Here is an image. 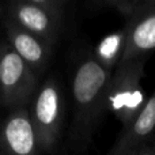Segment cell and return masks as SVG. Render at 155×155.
Returning <instances> with one entry per match:
<instances>
[{
	"label": "cell",
	"mask_w": 155,
	"mask_h": 155,
	"mask_svg": "<svg viewBox=\"0 0 155 155\" xmlns=\"http://www.w3.org/2000/svg\"><path fill=\"white\" fill-rule=\"evenodd\" d=\"M144 0H98V2H94L93 5H95L97 8H107V10L116 11L121 16H124L125 21H128L140 8Z\"/></svg>",
	"instance_id": "cell-11"
},
{
	"label": "cell",
	"mask_w": 155,
	"mask_h": 155,
	"mask_svg": "<svg viewBox=\"0 0 155 155\" xmlns=\"http://www.w3.org/2000/svg\"><path fill=\"white\" fill-rule=\"evenodd\" d=\"M146 59L124 60L116 67L107 88V112H112L123 127L128 125L144 107L146 95L142 80Z\"/></svg>",
	"instance_id": "cell-3"
},
{
	"label": "cell",
	"mask_w": 155,
	"mask_h": 155,
	"mask_svg": "<svg viewBox=\"0 0 155 155\" xmlns=\"http://www.w3.org/2000/svg\"><path fill=\"white\" fill-rule=\"evenodd\" d=\"M65 5L64 0H15L7 5L4 15L23 30L54 46L64 25Z\"/></svg>",
	"instance_id": "cell-4"
},
{
	"label": "cell",
	"mask_w": 155,
	"mask_h": 155,
	"mask_svg": "<svg viewBox=\"0 0 155 155\" xmlns=\"http://www.w3.org/2000/svg\"><path fill=\"white\" fill-rule=\"evenodd\" d=\"M134 155H155V142L147 144L146 147H143L142 150H139L136 154Z\"/></svg>",
	"instance_id": "cell-12"
},
{
	"label": "cell",
	"mask_w": 155,
	"mask_h": 155,
	"mask_svg": "<svg viewBox=\"0 0 155 155\" xmlns=\"http://www.w3.org/2000/svg\"><path fill=\"white\" fill-rule=\"evenodd\" d=\"M3 25L5 33L4 40L10 44L14 52L31 68L38 78L45 74L53 57L54 46L23 30L5 15L3 18Z\"/></svg>",
	"instance_id": "cell-8"
},
{
	"label": "cell",
	"mask_w": 155,
	"mask_h": 155,
	"mask_svg": "<svg viewBox=\"0 0 155 155\" xmlns=\"http://www.w3.org/2000/svg\"><path fill=\"white\" fill-rule=\"evenodd\" d=\"M27 109L41 154L53 153L65 123V93L59 76H48L38 86Z\"/></svg>",
	"instance_id": "cell-2"
},
{
	"label": "cell",
	"mask_w": 155,
	"mask_h": 155,
	"mask_svg": "<svg viewBox=\"0 0 155 155\" xmlns=\"http://www.w3.org/2000/svg\"><path fill=\"white\" fill-rule=\"evenodd\" d=\"M27 106L10 110L0 118V155H40Z\"/></svg>",
	"instance_id": "cell-6"
},
{
	"label": "cell",
	"mask_w": 155,
	"mask_h": 155,
	"mask_svg": "<svg viewBox=\"0 0 155 155\" xmlns=\"http://www.w3.org/2000/svg\"><path fill=\"white\" fill-rule=\"evenodd\" d=\"M112 74L94 56L90 46L75 53L70 72L72 118L68 139L71 147L82 150L90 144L107 112V88Z\"/></svg>",
	"instance_id": "cell-1"
},
{
	"label": "cell",
	"mask_w": 155,
	"mask_h": 155,
	"mask_svg": "<svg viewBox=\"0 0 155 155\" xmlns=\"http://www.w3.org/2000/svg\"><path fill=\"white\" fill-rule=\"evenodd\" d=\"M123 60L147 59L155 51V0H144L125 23Z\"/></svg>",
	"instance_id": "cell-7"
},
{
	"label": "cell",
	"mask_w": 155,
	"mask_h": 155,
	"mask_svg": "<svg viewBox=\"0 0 155 155\" xmlns=\"http://www.w3.org/2000/svg\"><path fill=\"white\" fill-rule=\"evenodd\" d=\"M40 86V78L14 52L5 40H0V107L29 106Z\"/></svg>",
	"instance_id": "cell-5"
},
{
	"label": "cell",
	"mask_w": 155,
	"mask_h": 155,
	"mask_svg": "<svg viewBox=\"0 0 155 155\" xmlns=\"http://www.w3.org/2000/svg\"><path fill=\"white\" fill-rule=\"evenodd\" d=\"M93 53L101 64H104L107 70H116L118 64L121 63L124 56V49H125V30L112 33L106 35L99 41L97 46H91Z\"/></svg>",
	"instance_id": "cell-10"
},
{
	"label": "cell",
	"mask_w": 155,
	"mask_h": 155,
	"mask_svg": "<svg viewBox=\"0 0 155 155\" xmlns=\"http://www.w3.org/2000/svg\"><path fill=\"white\" fill-rule=\"evenodd\" d=\"M155 142V91L148 97L142 112L123 127L118 139L107 155H134Z\"/></svg>",
	"instance_id": "cell-9"
},
{
	"label": "cell",
	"mask_w": 155,
	"mask_h": 155,
	"mask_svg": "<svg viewBox=\"0 0 155 155\" xmlns=\"http://www.w3.org/2000/svg\"><path fill=\"white\" fill-rule=\"evenodd\" d=\"M3 18H4V11H3L2 5H0V22L3 21Z\"/></svg>",
	"instance_id": "cell-13"
}]
</instances>
